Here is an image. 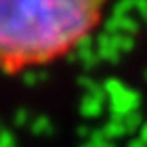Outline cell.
<instances>
[{"label": "cell", "mask_w": 147, "mask_h": 147, "mask_svg": "<svg viewBox=\"0 0 147 147\" xmlns=\"http://www.w3.org/2000/svg\"><path fill=\"white\" fill-rule=\"evenodd\" d=\"M111 0H0V71L67 57L101 25Z\"/></svg>", "instance_id": "1"}]
</instances>
